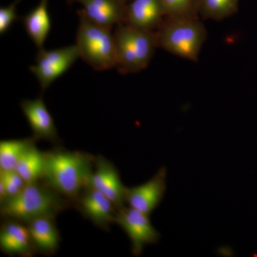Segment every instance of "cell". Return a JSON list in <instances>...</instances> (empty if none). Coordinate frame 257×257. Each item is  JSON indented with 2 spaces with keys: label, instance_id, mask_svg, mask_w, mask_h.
<instances>
[{
  "label": "cell",
  "instance_id": "3957f363",
  "mask_svg": "<svg viewBox=\"0 0 257 257\" xmlns=\"http://www.w3.org/2000/svg\"><path fill=\"white\" fill-rule=\"evenodd\" d=\"M156 34L157 46L172 55L197 62L207 40V29L197 18L166 17Z\"/></svg>",
  "mask_w": 257,
  "mask_h": 257
},
{
  "label": "cell",
  "instance_id": "8fae6325",
  "mask_svg": "<svg viewBox=\"0 0 257 257\" xmlns=\"http://www.w3.org/2000/svg\"><path fill=\"white\" fill-rule=\"evenodd\" d=\"M20 106L31 126L32 138L36 141L44 140L53 144L60 143L55 121L42 97L25 99Z\"/></svg>",
  "mask_w": 257,
  "mask_h": 257
},
{
  "label": "cell",
  "instance_id": "5bb4252c",
  "mask_svg": "<svg viewBox=\"0 0 257 257\" xmlns=\"http://www.w3.org/2000/svg\"><path fill=\"white\" fill-rule=\"evenodd\" d=\"M82 5L88 18L101 27L112 29L115 25L125 23L127 4L121 0H69Z\"/></svg>",
  "mask_w": 257,
  "mask_h": 257
},
{
  "label": "cell",
  "instance_id": "6da1fadb",
  "mask_svg": "<svg viewBox=\"0 0 257 257\" xmlns=\"http://www.w3.org/2000/svg\"><path fill=\"white\" fill-rule=\"evenodd\" d=\"M44 156L42 181L69 199L73 206L84 189L89 185L95 157L60 147L44 152Z\"/></svg>",
  "mask_w": 257,
  "mask_h": 257
},
{
  "label": "cell",
  "instance_id": "7c38bea8",
  "mask_svg": "<svg viewBox=\"0 0 257 257\" xmlns=\"http://www.w3.org/2000/svg\"><path fill=\"white\" fill-rule=\"evenodd\" d=\"M166 18L162 0H132L124 24L147 32H156Z\"/></svg>",
  "mask_w": 257,
  "mask_h": 257
},
{
  "label": "cell",
  "instance_id": "44dd1931",
  "mask_svg": "<svg viewBox=\"0 0 257 257\" xmlns=\"http://www.w3.org/2000/svg\"><path fill=\"white\" fill-rule=\"evenodd\" d=\"M0 182L4 184L6 199L16 196L26 185V182L16 170H0Z\"/></svg>",
  "mask_w": 257,
  "mask_h": 257
},
{
  "label": "cell",
  "instance_id": "d6986e66",
  "mask_svg": "<svg viewBox=\"0 0 257 257\" xmlns=\"http://www.w3.org/2000/svg\"><path fill=\"white\" fill-rule=\"evenodd\" d=\"M239 0H202L199 17L203 20L221 21L237 13Z\"/></svg>",
  "mask_w": 257,
  "mask_h": 257
},
{
  "label": "cell",
  "instance_id": "2e32d148",
  "mask_svg": "<svg viewBox=\"0 0 257 257\" xmlns=\"http://www.w3.org/2000/svg\"><path fill=\"white\" fill-rule=\"evenodd\" d=\"M23 23L27 33L38 50L43 49L51 30L48 0H40L36 8L23 18Z\"/></svg>",
  "mask_w": 257,
  "mask_h": 257
},
{
  "label": "cell",
  "instance_id": "ffe728a7",
  "mask_svg": "<svg viewBox=\"0 0 257 257\" xmlns=\"http://www.w3.org/2000/svg\"><path fill=\"white\" fill-rule=\"evenodd\" d=\"M166 17L174 18H197L202 0H162Z\"/></svg>",
  "mask_w": 257,
  "mask_h": 257
},
{
  "label": "cell",
  "instance_id": "4fadbf2b",
  "mask_svg": "<svg viewBox=\"0 0 257 257\" xmlns=\"http://www.w3.org/2000/svg\"><path fill=\"white\" fill-rule=\"evenodd\" d=\"M0 229V248L11 256L29 257L35 251L31 235L25 223L12 219H4Z\"/></svg>",
  "mask_w": 257,
  "mask_h": 257
},
{
  "label": "cell",
  "instance_id": "7a4b0ae2",
  "mask_svg": "<svg viewBox=\"0 0 257 257\" xmlns=\"http://www.w3.org/2000/svg\"><path fill=\"white\" fill-rule=\"evenodd\" d=\"M71 206L69 199L40 180L26 184L16 196L0 203V214L27 224L43 216L55 218Z\"/></svg>",
  "mask_w": 257,
  "mask_h": 257
},
{
  "label": "cell",
  "instance_id": "e0dca14e",
  "mask_svg": "<svg viewBox=\"0 0 257 257\" xmlns=\"http://www.w3.org/2000/svg\"><path fill=\"white\" fill-rule=\"evenodd\" d=\"M33 138L0 142V170H16L25 154L35 145Z\"/></svg>",
  "mask_w": 257,
  "mask_h": 257
},
{
  "label": "cell",
  "instance_id": "9c48e42d",
  "mask_svg": "<svg viewBox=\"0 0 257 257\" xmlns=\"http://www.w3.org/2000/svg\"><path fill=\"white\" fill-rule=\"evenodd\" d=\"M167 189V170L162 167L152 179L143 184L126 187L125 202L130 207L147 215L160 205Z\"/></svg>",
  "mask_w": 257,
  "mask_h": 257
},
{
  "label": "cell",
  "instance_id": "5b68a950",
  "mask_svg": "<svg viewBox=\"0 0 257 257\" xmlns=\"http://www.w3.org/2000/svg\"><path fill=\"white\" fill-rule=\"evenodd\" d=\"M79 25L77 43L79 55L96 71L116 67V52L111 30L93 23L82 9L77 12Z\"/></svg>",
  "mask_w": 257,
  "mask_h": 257
},
{
  "label": "cell",
  "instance_id": "9a60e30c",
  "mask_svg": "<svg viewBox=\"0 0 257 257\" xmlns=\"http://www.w3.org/2000/svg\"><path fill=\"white\" fill-rule=\"evenodd\" d=\"M55 220V217L43 216L27 223L36 253L50 256L58 249L61 238Z\"/></svg>",
  "mask_w": 257,
  "mask_h": 257
},
{
  "label": "cell",
  "instance_id": "7402d4cb",
  "mask_svg": "<svg viewBox=\"0 0 257 257\" xmlns=\"http://www.w3.org/2000/svg\"><path fill=\"white\" fill-rule=\"evenodd\" d=\"M21 0H15L9 6L0 9V34L4 35L18 19L17 5Z\"/></svg>",
  "mask_w": 257,
  "mask_h": 257
},
{
  "label": "cell",
  "instance_id": "ac0fdd59",
  "mask_svg": "<svg viewBox=\"0 0 257 257\" xmlns=\"http://www.w3.org/2000/svg\"><path fill=\"white\" fill-rule=\"evenodd\" d=\"M45 168L44 152L35 145L28 150L19 162L16 171L26 184L42 180Z\"/></svg>",
  "mask_w": 257,
  "mask_h": 257
},
{
  "label": "cell",
  "instance_id": "8992f818",
  "mask_svg": "<svg viewBox=\"0 0 257 257\" xmlns=\"http://www.w3.org/2000/svg\"><path fill=\"white\" fill-rule=\"evenodd\" d=\"M79 57L77 45L53 50L41 49L37 55L36 64L31 66L30 70L38 79L44 91L65 73Z\"/></svg>",
  "mask_w": 257,
  "mask_h": 257
},
{
  "label": "cell",
  "instance_id": "277c9868",
  "mask_svg": "<svg viewBox=\"0 0 257 257\" xmlns=\"http://www.w3.org/2000/svg\"><path fill=\"white\" fill-rule=\"evenodd\" d=\"M114 36L116 68L120 73H138L147 68L158 47L155 32L143 31L122 23L116 25Z\"/></svg>",
  "mask_w": 257,
  "mask_h": 257
},
{
  "label": "cell",
  "instance_id": "ba28073f",
  "mask_svg": "<svg viewBox=\"0 0 257 257\" xmlns=\"http://www.w3.org/2000/svg\"><path fill=\"white\" fill-rule=\"evenodd\" d=\"M73 206L99 229L109 231L110 225L115 223L117 209L114 203L92 186L84 189Z\"/></svg>",
  "mask_w": 257,
  "mask_h": 257
},
{
  "label": "cell",
  "instance_id": "603a6c76",
  "mask_svg": "<svg viewBox=\"0 0 257 257\" xmlns=\"http://www.w3.org/2000/svg\"><path fill=\"white\" fill-rule=\"evenodd\" d=\"M121 2H123V3H127L128 2H131L132 0H121Z\"/></svg>",
  "mask_w": 257,
  "mask_h": 257
},
{
  "label": "cell",
  "instance_id": "30bf717a",
  "mask_svg": "<svg viewBox=\"0 0 257 257\" xmlns=\"http://www.w3.org/2000/svg\"><path fill=\"white\" fill-rule=\"evenodd\" d=\"M94 167L89 185L102 192L114 203L116 209L124 206L126 187L121 182L114 164L101 155L94 157Z\"/></svg>",
  "mask_w": 257,
  "mask_h": 257
},
{
  "label": "cell",
  "instance_id": "52a82bcc",
  "mask_svg": "<svg viewBox=\"0 0 257 257\" xmlns=\"http://www.w3.org/2000/svg\"><path fill=\"white\" fill-rule=\"evenodd\" d=\"M149 216L130 206H123L116 211L115 223L127 234L135 256H140L146 245L156 243L160 239V234L152 224Z\"/></svg>",
  "mask_w": 257,
  "mask_h": 257
}]
</instances>
